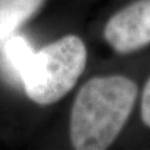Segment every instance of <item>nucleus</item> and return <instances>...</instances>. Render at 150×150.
<instances>
[{"label":"nucleus","instance_id":"20e7f679","mask_svg":"<svg viewBox=\"0 0 150 150\" xmlns=\"http://www.w3.org/2000/svg\"><path fill=\"white\" fill-rule=\"evenodd\" d=\"M45 0H0V40L9 37L33 16Z\"/></svg>","mask_w":150,"mask_h":150},{"label":"nucleus","instance_id":"f257e3e1","mask_svg":"<svg viewBox=\"0 0 150 150\" xmlns=\"http://www.w3.org/2000/svg\"><path fill=\"white\" fill-rule=\"evenodd\" d=\"M136 82L123 75L91 78L70 113L69 137L77 150L108 148L125 127L137 98Z\"/></svg>","mask_w":150,"mask_h":150},{"label":"nucleus","instance_id":"f03ea898","mask_svg":"<svg viewBox=\"0 0 150 150\" xmlns=\"http://www.w3.org/2000/svg\"><path fill=\"white\" fill-rule=\"evenodd\" d=\"M87 64V48L77 35H67L34 52L20 72L26 96L49 105L73 89Z\"/></svg>","mask_w":150,"mask_h":150},{"label":"nucleus","instance_id":"39448f33","mask_svg":"<svg viewBox=\"0 0 150 150\" xmlns=\"http://www.w3.org/2000/svg\"><path fill=\"white\" fill-rule=\"evenodd\" d=\"M6 51L9 59L19 72L22 71L34 53L28 41L22 36H14L9 39L6 45Z\"/></svg>","mask_w":150,"mask_h":150},{"label":"nucleus","instance_id":"7ed1b4c3","mask_svg":"<svg viewBox=\"0 0 150 150\" xmlns=\"http://www.w3.org/2000/svg\"><path fill=\"white\" fill-rule=\"evenodd\" d=\"M115 52L130 54L150 44V0H136L114 14L103 29Z\"/></svg>","mask_w":150,"mask_h":150},{"label":"nucleus","instance_id":"423d86ee","mask_svg":"<svg viewBox=\"0 0 150 150\" xmlns=\"http://www.w3.org/2000/svg\"><path fill=\"white\" fill-rule=\"evenodd\" d=\"M140 117L144 125L150 128V77L143 88L140 103Z\"/></svg>","mask_w":150,"mask_h":150}]
</instances>
